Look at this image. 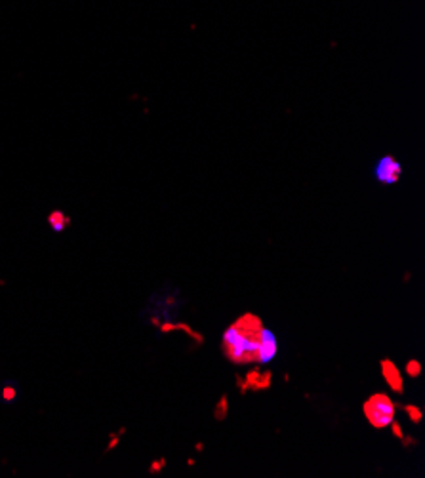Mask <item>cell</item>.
Listing matches in <instances>:
<instances>
[{"instance_id":"1","label":"cell","mask_w":425,"mask_h":478,"mask_svg":"<svg viewBox=\"0 0 425 478\" xmlns=\"http://www.w3.org/2000/svg\"><path fill=\"white\" fill-rule=\"evenodd\" d=\"M265 326L258 314L245 313L231 322L222 336V353L235 366L258 364V347Z\"/></svg>"},{"instance_id":"2","label":"cell","mask_w":425,"mask_h":478,"mask_svg":"<svg viewBox=\"0 0 425 478\" xmlns=\"http://www.w3.org/2000/svg\"><path fill=\"white\" fill-rule=\"evenodd\" d=\"M362 414L374 429H389L396 417V404L389 394L374 393L362 402Z\"/></svg>"},{"instance_id":"3","label":"cell","mask_w":425,"mask_h":478,"mask_svg":"<svg viewBox=\"0 0 425 478\" xmlns=\"http://www.w3.org/2000/svg\"><path fill=\"white\" fill-rule=\"evenodd\" d=\"M271 385H273V373L269 370L252 368V370L246 371L245 378L237 376V387L242 394H246L248 391H267Z\"/></svg>"},{"instance_id":"4","label":"cell","mask_w":425,"mask_h":478,"mask_svg":"<svg viewBox=\"0 0 425 478\" xmlns=\"http://www.w3.org/2000/svg\"><path fill=\"white\" fill-rule=\"evenodd\" d=\"M376 179L380 181V183H383V185H393V183H396L399 179H401V176H403V166H401V162L399 160H395L393 157H383L378 160V164H376Z\"/></svg>"},{"instance_id":"5","label":"cell","mask_w":425,"mask_h":478,"mask_svg":"<svg viewBox=\"0 0 425 478\" xmlns=\"http://www.w3.org/2000/svg\"><path fill=\"white\" fill-rule=\"evenodd\" d=\"M380 371H382L383 381L387 383L391 391L395 394H404V378L401 368L391 360V358H383L380 362Z\"/></svg>"},{"instance_id":"6","label":"cell","mask_w":425,"mask_h":478,"mask_svg":"<svg viewBox=\"0 0 425 478\" xmlns=\"http://www.w3.org/2000/svg\"><path fill=\"white\" fill-rule=\"evenodd\" d=\"M277 353H279V341L269 330H265V334H263L260 341V347H258V364L271 362L277 357Z\"/></svg>"},{"instance_id":"7","label":"cell","mask_w":425,"mask_h":478,"mask_svg":"<svg viewBox=\"0 0 425 478\" xmlns=\"http://www.w3.org/2000/svg\"><path fill=\"white\" fill-rule=\"evenodd\" d=\"M160 326V332L162 334H170V332H176V330H180V332H185L191 339H195L199 345H202L204 343V336L202 334H199V332H195V330L191 328L189 324H185V322H164V324H159Z\"/></svg>"},{"instance_id":"8","label":"cell","mask_w":425,"mask_h":478,"mask_svg":"<svg viewBox=\"0 0 425 478\" xmlns=\"http://www.w3.org/2000/svg\"><path fill=\"white\" fill-rule=\"evenodd\" d=\"M46 222H48V227H50L54 233H63V231L71 225L69 215H67L65 212H61V210H54V212H50Z\"/></svg>"},{"instance_id":"9","label":"cell","mask_w":425,"mask_h":478,"mask_svg":"<svg viewBox=\"0 0 425 478\" xmlns=\"http://www.w3.org/2000/svg\"><path fill=\"white\" fill-rule=\"evenodd\" d=\"M17 399H20V387L15 385L14 381H4V383L0 385V402H4V404H14Z\"/></svg>"},{"instance_id":"10","label":"cell","mask_w":425,"mask_h":478,"mask_svg":"<svg viewBox=\"0 0 425 478\" xmlns=\"http://www.w3.org/2000/svg\"><path fill=\"white\" fill-rule=\"evenodd\" d=\"M403 412L408 415V419H410L414 425H419L422 419H424V412H422V408L416 406V404H404Z\"/></svg>"},{"instance_id":"11","label":"cell","mask_w":425,"mask_h":478,"mask_svg":"<svg viewBox=\"0 0 425 478\" xmlns=\"http://www.w3.org/2000/svg\"><path fill=\"white\" fill-rule=\"evenodd\" d=\"M227 414H229V399L224 394L222 399L217 400L216 406H214V417H216L217 422H225Z\"/></svg>"},{"instance_id":"12","label":"cell","mask_w":425,"mask_h":478,"mask_svg":"<svg viewBox=\"0 0 425 478\" xmlns=\"http://www.w3.org/2000/svg\"><path fill=\"white\" fill-rule=\"evenodd\" d=\"M404 371H406V376L412 379H416L422 376V362L419 360H416V358H410L408 362H406V366H404Z\"/></svg>"},{"instance_id":"13","label":"cell","mask_w":425,"mask_h":478,"mask_svg":"<svg viewBox=\"0 0 425 478\" xmlns=\"http://www.w3.org/2000/svg\"><path fill=\"white\" fill-rule=\"evenodd\" d=\"M164 467H166V459L160 457V459H157V461H153V463L149 465V472H151V475H159Z\"/></svg>"},{"instance_id":"14","label":"cell","mask_w":425,"mask_h":478,"mask_svg":"<svg viewBox=\"0 0 425 478\" xmlns=\"http://www.w3.org/2000/svg\"><path fill=\"white\" fill-rule=\"evenodd\" d=\"M389 427H391V431H393V435H395L396 438H399V440H401V438H403V436H404V431H403V427H401V423L393 422V423H391V425H389Z\"/></svg>"},{"instance_id":"15","label":"cell","mask_w":425,"mask_h":478,"mask_svg":"<svg viewBox=\"0 0 425 478\" xmlns=\"http://www.w3.org/2000/svg\"><path fill=\"white\" fill-rule=\"evenodd\" d=\"M401 440H403L404 448H412V446H416V438H410V436H403Z\"/></svg>"},{"instance_id":"16","label":"cell","mask_w":425,"mask_h":478,"mask_svg":"<svg viewBox=\"0 0 425 478\" xmlns=\"http://www.w3.org/2000/svg\"><path fill=\"white\" fill-rule=\"evenodd\" d=\"M196 450H199V452H202V450H204V446H202V442H199V444H196Z\"/></svg>"}]
</instances>
